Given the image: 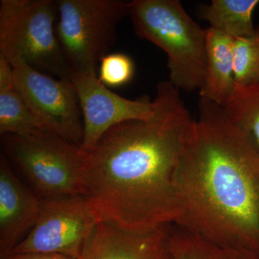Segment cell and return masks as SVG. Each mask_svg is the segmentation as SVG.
<instances>
[{"label": "cell", "instance_id": "obj_9", "mask_svg": "<svg viewBox=\"0 0 259 259\" xmlns=\"http://www.w3.org/2000/svg\"><path fill=\"white\" fill-rule=\"evenodd\" d=\"M82 113L83 137L81 148L89 153L109 130L126 121L148 120L154 112L148 96L131 100L114 93L97 76L96 70L71 72Z\"/></svg>", "mask_w": 259, "mask_h": 259}, {"label": "cell", "instance_id": "obj_18", "mask_svg": "<svg viewBox=\"0 0 259 259\" xmlns=\"http://www.w3.org/2000/svg\"><path fill=\"white\" fill-rule=\"evenodd\" d=\"M135 64L127 54H107L100 61L99 79L106 87L118 88L128 83L134 78Z\"/></svg>", "mask_w": 259, "mask_h": 259}, {"label": "cell", "instance_id": "obj_2", "mask_svg": "<svg viewBox=\"0 0 259 259\" xmlns=\"http://www.w3.org/2000/svg\"><path fill=\"white\" fill-rule=\"evenodd\" d=\"M173 183L177 226L220 246L259 253V148L222 107L199 100Z\"/></svg>", "mask_w": 259, "mask_h": 259}, {"label": "cell", "instance_id": "obj_14", "mask_svg": "<svg viewBox=\"0 0 259 259\" xmlns=\"http://www.w3.org/2000/svg\"><path fill=\"white\" fill-rule=\"evenodd\" d=\"M259 0H212L200 8L201 18L210 27L237 39L248 37L255 31L253 12Z\"/></svg>", "mask_w": 259, "mask_h": 259}, {"label": "cell", "instance_id": "obj_20", "mask_svg": "<svg viewBox=\"0 0 259 259\" xmlns=\"http://www.w3.org/2000/svg\"><path fill=\"white\" fill-rule=\"evenodd\" d=\"M0 259H10L9 257H2V258H0Z\"/></svg>", "mask_w": 259, "mask_h": 259}, {"label": "cell", "instance_id": "obj_7", "mask_svg": "<svg viewBox=\"0 0 259 259\" xmlns=\"http://www.w3.org/2000/svg\"><path fill=\"white\" fill-rule=\"evenodd\" d=\"M42 200L38 219L11 254L58 253L79 259L99 223L88 201L82 195Z\"/></svg>", "mask_w": 259, "mask_h": 259}, {"label": "cell", "instance_id": "obj_6", "mask_svg": "<svg viewBox=\"0 0 259 259\" xmlns=\"http://www.w3.org/2000/svg\"><path fill=\"white\" fill-rule=\"evenodd\" d=\"M58 40L71 72L96 70L115 44L119 23L128 16L120 0H56Z\"/></svg>", "mask_w": 259, "mask_h": 259}, {"label": "cell", "instance_id": "obj_5", "mask_svg": "<svg viewBox=\"0 0 259 259\" xmlns=\"http://www.w3.org/2000/svg\"><path fill=\"white\" fill-rule=\"evenodd\" d=\"M5 153L41 199L82 195L88 153L47 130L28 136L5 135Z\"/></svg>", "mask_w": 259, "mask_h": 259}, {"label": "cell", "instance_id": "obj_19", "mask_svg": "<svg viewBox=\"0 0 259 259\" xmlns=\"http://www.w3.org/2000/svg\"><path fill=\"white\" fill-rule=\"evenodd\" d=\"M8 257L10 259H75L58 253H15Z\"/></svg>", "mask_w": 259, "mask_h": 259}, {"label": "cell", "instance_id": "obj_3", "mask_svg": "<svg viewBox=\"0 0 259 259\" xmlns=\"http://www.w3.org/2000/svg\"><path fill=\"white\" fill-rule=\"evenodd\" d=\"M128 16L141 38L168 56L169 81L180 90H200L207 69V33L179 0H134Z\"/></svg>", "mask_w": 259, "mask_h": 259}, {"label": "cell", "instance_id": "obj_4", "mask_svg": "<svg viewBox=\"0 0 259 259\" xmlns=\"http://www.w3.org/2000/svg\"><path fill=\"white\" fill-rule=\"evenodd\" d=\"M56 1L1 0L0 54L12 65L69 79L71 69L56 35Z\"/></svg>", "mask_w": 259, "mask_h": 259}, {"label": "cell", "instance_id": "obj_11", "mask_svg": "<svg viewBox=\"0 0 259 259\" xmlns=\"http://www.w3.org/2000/svg\"><path fill=\"white\" fill-rule=\"evenodd\" d=\"M168 228L136 233L99 222L79 259H173Z\"/></svg>", "mask_w": 259, "mask_h": 259}, {"label": "cell", "instance_id": "obj_13", "mask_svg": "<svg viewBox=\"0 0 259 259\" xmlns=\"http://www.w3.org/2000/svg\"><path fill=\"white\" fill-rule=\"evenodd\" d=\"M39 130L47 129L15 88L13 65L0 54V134L28 136Z\"/></svg>", "mask_w": 259, "mask_h": 259}, {"label": "cell", "instance_id": "obj_1", "mask_svg": "<svg viewBox=\"0 0 259 259\" xmlns=\"http://www.w3.org/2000/svg\"><path fill=\"white\" fill-rule=\"evenodd\" d=\"M148 120L109 130L85 162L82 196L99 222L136 233L176 225L174 173L194 118L170 81L158 83Z\"/></svg>", "mask_w": 259, "mask_h": 259}, {"label": "cell", "instance_id": "obj_15", "mask_svg": "<svg viewBox=\"0 0 259 259\" xmlns=\"http://www.w3.org/2000/svg\"><path fill=\"white\" fill-rule=\"evenodd\" d=\"M168 245L173 259H259V253L220 246L177 225L168 228Z\"/></svg>", "mask_w": 259, "mask_h": 259}, {"label": "cell", "instance_id": "obj_12", "mask_svg": "<svg viewBox=\"0 0 259 259\" xmlns=\"http://www.w3.org/2000/svg\"><path fill=\"white\" fill-rule=\"evenodd\" d=\"M207 69L200 98L222 106L236 86L233 63L235 39L214 29H206Z\"/></svg>", "mask_w": 259, "mask_h": 259}, {"label": "cell", "instance_id": "obj_8", "mask_svg": "<svg viewBox=\"0 0 259 259\" xmlns=\"http://www.w3.org/2000/svg\"><path fill=\"white\" fill-rule=\"evenodd\" d=\"M13 68L15 88L44 127L81 148L82 113L71 80L52 77L24 64Z\"/></svg>", "mask_w": 259, "mask_h": 259}, {"label": "cell", "instance_id": "obj_10", "mask_svg": "<svg viewBox=\"0 0 259 259\" xmlns=\"http://www.w3.org/2000/svg\"><path fill=\"white\" fill-rule=\"evenodd\" d=\"M42 199L15 176L0 156V258L11 254L35 224Z\"/></svg>", "mask_w": 259, "mask_h": 259}, {"label": "cell", "instance_id": "obj_16", "mask_svg": "<svg viewBox=\"0 0 259 259\" xmlns=\"http://www.w3.org/2000/svg\"><path fill=\"white\" fill-rule=\"evenodd\" d=\"M221 107L232 123L249 134L259 148V81L236 84Z\"/></svg>", "mask_w": 259, "mask_h": 259}, {"label": "cell", "instance_id": "obj_17", "mask_svg": "<svg viewBox=\"0 0 259 259\" xmlns=\"http://www.w3.org/2000/svg\"><path fill=\"white\" fill-rule=\"evenodd\" d=\"M233 63L236 84L259 81V25L250 36L235 39Z\"/></svg>", "mask_w": 259, "mask_h": 259}]
</instances>
